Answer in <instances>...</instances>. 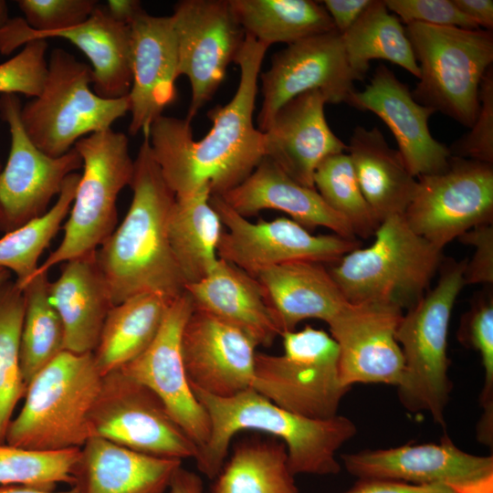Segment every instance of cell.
I'll return each instance as SVG.
<instances>
[{"mask_svg": "<svg viewBox=\"0 0 493 493\" xmlns=\"http://www.w3.org/2000/svg\"><path fill=\"white\" fill-rule=\"evenodd\" d=\"M177 40L178 75L191 85L187 117L198 113L215 94L245 41L229 0H181L172 15Z\"/></svg>", "mask_w": 493, "mask_h": 493, "instance_id": "9a60e30c", "label": "cell"}, {"mask_svg": "<svg viewBox=\"0 0 493 493\" xmlns=\"http://www.w3.org/2000/svg\"><path fill=\"white\" fill-rule=\"evenodd\" d=\"M2 168H3V167H2L1 161H0V172H1Z\"/></svg>", "mask_w": 493, "mask_h": 493, "instance_id": "9f6ffc18", "label": "cell"}, {"mask_svg": "<svg viewBox=\"0 0 493 493\" xmlns=\"http://www.w3.org/2000/svg\"><path fill=\"white\" fill-rule=\"evenodd\" d=\"M314 188L324 202L350 225L354 236H373L380 222L365 200L359 186L348 153L331 154L315 170Z\"/></svg>", "mask_w": 493, "mask_h": 493, "instance_id": "f35d334b", "label": "cell"}, {"mask_svg": "<svg viewBox=\"0 0 493 493\" xmlns=\"http://www.w3.org/2000/svg\"><path fill=\"white\" fill-rule=\"evenodd\" d=\"M345 493H456L447 484L413 485L404 482L379 479H360Z\"/></svg>", "mask_w": 493, "mask_h": 493, "instance_id": "bcb514c9", "label": "cell"}, {"mask_svg": "<svg viewBox=\"0 0 493 493\" xmlns=\"http://www.w3.org/2000/svg\"><path fill=\"white\" fill-rule=\"evenodd\" d=\"M347 151L362 193L380 224L390 216L404 215L417 178L381 131L356 126Z\"/></svg>", "mask_w": 493, "mask_h": 493, "instance_id": "f1b7e54d", "label": "cell"}, {"mask_svg": "<svg viewBox=\"0 0 493 493\" xmlns=\"http://www.w3.org/2000/svg\"><path fill=\"white\" fill-rule=\"evenodd\" d=\"M21 107L16 94L1 95L0 118L10 133L8 157L0 172V231L5 234L44 215L66 178L82 168L74 148L58 157L40 151L23 128Z\"/></svg>", "mask_w": 493, "mask_h": 493, "instance_id": "5bb4252c", "label": "cell"}, {"mask_svg": "<svg viewBox=\"0 0 493 493\" xmlns=\"http://www.w3.org/2000/svg\"><path fill=\"white\" fill-rule=\"evenodd\" d=\"M204 487L201 477L182 466L174 472L168 493H203Z\"/></svg>", "mask_w": 493, "mask_h": 493, "instance_id": "681fc988", "label": "cell"}, {"mask_svg": "<svg viewBox=\"0 0 493 493\" xmlns=\"http://www.w3.org/2000/svg\"><path fill=\"white\" fill-rule=\"evenodd\" d=\"M371 2L372 0L320 1L340 34H343L354 25Z\"/></svg>", "mask_w": 493, "mask_h": 493, "instance_id": "7dc6e473", "label": "cell"}, {"mask_svg": "<svg viewBox=\"0 0 493 493\" xmlns=\"http://www.w3.org/2000/svg\"><path fill=\"white\" fill-rule=\"evenodd\" d=\"M268 46L246 34L235 63L240 69L233 98L208 111L211 130L194 141L188 119L162 115L148 136L152 156L175 197L207 187L221 195L242 183L265 157L264 132L253 115L261 66Z\"/></svg>", "mask_w": 493, "mask_h": 493, "instance_id": "6da1fadb", "label": "cell"}, {"mask_svg": "<svg viewBox=\"0 0 493 493\" xmlns=\"http://www.w3.org/2000/svg\"><path fill=\"white\" fill-rule=\"evenodd\" d=\"M132 199L122 222L96 250L111 302L140 294L172 301L185 291V281L173 254L168 222L175 195L155 162L148 136L134 159Z\"/></svg>", "mask_w": 493, "mask_h": 493, "instance_id": "7a4b0ae2", "label": "cell"}, {"mask_svg": "<svg viewBox=\"0 0 493 493\" xmlns=\"http://www.w3.org/2000/svg\"><path fill=\"white\" fill-rule=\"evenodd\" d=\"M25 313L22 289L11 279L0 285V444L26 384L20 367V340Z\"/></svg>", "mask_w": 493, "mask_h": 493, "instance_id": "74e56055", "label": "cell"}, {"mask_svg": "<svg viewBox=\"0 0 493 493\" xmlns=\"http://www.w3.org/2000/svg\"><path fill=\"white\" fill-rule=\"evenodd\" d=\"M58 37L77 47L89 60L92 89L105 99L126 97L131 85L130 26L119 22L98 5L82 24L40 36Z\"/></svg>", "mask_w": 493, "mask_h": 493, "instance_id": "f546056e", "label": "cell"}, {"mask_svg": "<svg viewBox=\"0 0 493 493\" xmlns=\"http://www.w3.org/2000/svg\"><path fill=\"white\" fill-rule=\"evenodd\" d=\"M210 197L207 187L186 197H175L169 216L171 248L186 284L205 278L219 259L223 225Z\"/></svg>", "mask_w": 493, "mask_h": 493, "instance_id": "4dcf8cb0", "label": "cell"}, {"mask_svg": "<svg viewBox=\"0 0 493 493\" xmlns=\"http://www.w3.org/2000/svg\"><path fill=\"white\" fill-rule=\"evenodd\" d=\"M192 389L210 425L208 439L194 460L198 470L210 479L225 464L232 438L244 430L267 433L281 441L294 476L337 475L341 465L336 453L357 433L354 423L345 416L308 418L274 404L252 388L231 397Z\"/></svg>", "mask_w": 493, "mask_h": 493, "instance_id": "3957f363", "label": "cell"}, {"mask_svg": "<svg viewBox=\"0 0 493 493\" xmlns=\"http://www.w3.org/2000/svg\"><path fill=\"white\" fill-rule=\"evenodd\" d=\"M193 310L192 299L184 291L170 303L151 344L119 370L155 393L199 450L209 436V419L189 383L181 344Z\"/></svg>", "mask_w": 493, "mask_h": 493, "instance_id": "e0dca14e", "label": "cell"}, {"mask_svg": "<svg viewBox=\"0 0 493 493\" xmlns=\"http://www.w3.org/2000/svg\"><path fill=\"white\" fill-rule=\"evenodd\" d=\"M457 9L471 19L479 28L492 31V0H452Z\"/></svg>", "mask_w": 493, "mask_h": 493, "instance_id": "c3c4849f", "label": "cell"}, {"mask_svg": "<svg viewBox=\"0 0 493 493\" xmlns=\"http://www.w3.org/2000/svg\"><path fill=\"white\" fill-rule=\"evenodd\" d=\"M346 470L362 478L413 485L452 484L493 474V457L458 448L448 437L439 443L363 450L342 456Z\"/></svg>", "mask_w": 493, "mask_h": 493, "instance_id": "7402d4cb", "label": "cell"}, {"mask_svg": "<svg viewBox=\"0 0 493 493\" xmlns=\"http://www.w3.org/2000/svg\"><path fill=\"white\" fill-rule=\"evenodd\" d=\"M48 273L33 276L22 288L25 313L20 340V367L27 385L47 364L65 351L61 320L49 299Z\"/></svg>", "mask_w": 493, "mask_h": 493, "instance_id": "d590c367", "label": "cell"}, {"mask_svg": "<svg viewBox=\"0 0 493 493\" xmlns=\"http://www.w3.org/2000/svg\"><path fill=\"white\" fill-rule=\"evenodd\" d=\"M104 5L113 18L128 26L145 11L137 0H110Z\"/></svg>", "mask_w": 493, "mask_h": 493, "instance_id": "f907efd6", "label": "cell"}, {"mask_svg": "<svg viewBox=\"0 0 493 493\" xmlns=\"http://www.w3.org/2000/svg\"><path fill=\"white\" fill-rule=\"evenodd\" d=\"M8 19L7 4L5 1L0 0V28L7 22Z\"/></svg>", "mask_w": 493, "mask_h": 493, "instance_id": "db71d44e", "label": "cell"}, {"mask_svg": "<svg viewBox=\"0 0 493 493\" xmlns=\"http://www.w3.org/2000/svg\"><path fill=\"white\" fill-rule=\"evenodd\" d=\"M467 260L443 261L436 285L403 313L395 337L404 368L397 386L401 404L411 412H426L445 425L452 383L448 377L447 337L455 301L465 286Z\"/></svg>", "mask_w": 493, "mask_h": 493, "instance_id": "5b68a950", "label": "cell"}, {"mask_svg": "<svg viewBox=\"0 0 493 493\" xmlns=\"http://www.w3.org/2000/svg\"><path fill=\"white\" fill-rule=\"evenodd\" d=\"M73 148L81 158L83 172L64 236L33 276L96 251L116 228L118 195L132 180L134 160L126 134L109 129L81 138Z\"/></svg>", "mask_w": 493, "mask_h": 493, "instance_id": "9c48e42d", "label": "cell"}, {"mask_svg": "<svg viewBox=\"0 0 493 493\" xmlns=\"http://www.w3.org/2000/svg\"><path fill=\"white\" fill-rule=\"evenodd\" d=\"M232 11L246 35L270 47L287 46L335 30L320 1L229 0Z\"/></svg>", "mask_w": 493, "mask_h": 493, "instance_id": "d6a6232c", "label": "cell"}, {"mask_svg": "<svg viewBox=\"0 0 493 493\" xmlns=\"http://www.w3.org/2000/svg\"><path fill=\"white\" fill-rule=\"evenodd\" d=\"M283 353L257 352L252 389L294 414L330 419L351 389L339 372V348L330 333L307 325L284 332Z\"/></svg>", "mask_w": 493, "mask_h": 493, "instance_id": "30bf717a", "label": "cell"}, {"mask_svg": "<svg viewBox=\"0 0 493 493\" xmlns=\"http://www.w3.org/2000/svg\"><path fill=\"white\" fill-rule=\"evenodd\" d=\"M459 341L476 350L484 369V384L480 395L483 409L477 427L478 440L491 446L493 442V296L491 292L476 298L464 315L458 331Z\"/></svg>", "mask_w": 493, "mask_h": 493, "instance_id": "60d3db41", "label": "cell"}, {"mask_svg": "<svg viewBox=\"0 0 493 493\" xmlns=\"http://www.w3.org/2000/svg\"><path fill=\"white\" fill-rule=\"evenodd\" d=\"M185 291L194 309L239 328L258 346H269L279 336L257 278L227 261L219 258L208 275L186 284Z\"/></svg>", "mask_w": 493, "mask_h": 493, "instance_id": "83f0119b", "label": "cell"}, {"mask_svg": "<svg viewBox=\"0 0 493 493\" xmlns=\"http://www.w3.org/2000/svg\"><path fill=\"white\" fill-rule=\"evenodd\" d=\"M456 493H493V474L448 484Z\"/></svg>", "mask_w": 493, "mask_h": 493, "instance_id": "816d5d0a", "label": "cell"}, {"mask_svg": "<svg viewBox=\"0 0 493 493\" xmlns=\"http://www.w3.org/2000/svg\"><path fill=\"white\" fill-rule=\"evenodd\" d=\"M210 203L226 228L217 247L218 258L255 278L265 269L286 263H336L359 246L357 239L335 234L312 235L287 217L250 222L217 194L211 195Z\"/></svg>", "mask_w": 493, "mask_h": 493, "instance_id": "4fadbf2b", "label": "cell"}, {"mask_svg": "<svg viewBox=\"0 0 493 493\" xmlns=\"http://www.w3.org/2000/svg\"><path fill=\"white\" fill-rule=\"evenodd\" d=\"M405 33L420 68L414 99L471 128L493 62L492 31L411 23Z\"/></svg>", "mask_w": 493, "mask_h": 493, "instance_id": "ba28073f", "label": "cell"}, {"mask_svg": "<svg viewBox=\"0 0 493 493\" xmlns=\"http://www.w3.org/2000/svg\"><path fill=\"white\" fill-rule=\"evenodd\" d=\"M102 376L93 353L63 351L26 385L5 443L40 451L82 447L92 437L89 419Z\"/></svg>", "mask_w": 493, "mask_h": 493, "instance_id": "277c9868", "label": "cell"}, {"mask_svg": "<svg viewBox=\"0 0 493 493\" xmlns=\"http://www.w3.org/2000/svg\"><path fill=\"white\" fill-rule=\"evenodd\" d=\"M220 196L246 218L263 210H277L308 230L324 227L340 236L357 238L348 222L324 202L316 189L292 179L268 157H264L242 183Z\"/></svg>", "mask_w": 493, "mask_h": 493, "instance_id": "cb8c5ba5", "label": "cell"}, {"mask_svg": "<svg viewBox=\"0 0 493 493\" xmlns=\"http://www.w3.org/2000/svg\"><path fill=\"white\" fill-rule=\"evenodd\" d=\"M131 85L128 93L129 133L146 134L176 100L177 40L172 16L144 11L130 24Z\"/></svg>", "mask_w": 493, "mask_h": 493, "instance_id": "44dd1931", "label": "cell"}, {"mask_svg": "<svg viewBox=\"0 0 493 493\" xmlns=\"http://www.w3.org/2000/svg\"><path fill=\"white\" fill-rule=\"evenodd\" d=\"M181 344L192 388L231 397L252 387L258 345L239 328L194 309Z\"/></svg>", "mask_w": 493, "mask_h": 493, "instance_id": "d6986e66", "label": "cell"}, {"mask_svg": "<svg viewBox=\"0 0 493 493\" xmlns=\"http://www.w3.org/2000/svg\"><path fill=\"white\" fill-rule=\"evenodd\" d=\"M48 292L64 328L65 351L92 353L113 306L96 251L65 262Z\"/></svg>", "mask_w": 493, "mask_h": 493, "instance_id": "4316f807", "label": "cell"}, {"mask_svg": "<svg viewBox=\"0 0 493 493\" xmlns=\"http://www.w3.org/2000/svg\"><path fill=\"white\" fill-rule=\"evenodd\" d=\"M263 102L257 123L265 131L276 112L293 98L318 90L327 103H348L362 80L351 68L341 35L335 29L304 38L275 53L260 73Z\"/></svg>", "mask_w": 493, "mask_h": 493, "instance_id": "2e32d148", "label": "cell"}, {"mask_svg": "<svg viewBox=\"0 0 493 493\" xmlns=\"http://www.w3.org/2000/svg\"><path fill=\"white\" fill-rule=\"evenodd\" d=\"M285 445L278 439L236 446L209 493H299Z\"/></svg>", "mask_w": 493, "mask_h": 493, "instance_id": "e575fe53", "label": "cell"}, {"mask_svg": "<svg viewBox=\"0 0 493 493\" xmlns=\"http://www.w3.org/2000/svg\"><path fill=\"white\" fill-rule=\"evenodd\" d=\"M47 42L36 39L26 43L10 59L0 64V93H21L29 98L37 96L47 69Z\"/></svg>", "mask_w": 493, "mask_h": 493, "instance_id": "b9f144b4", "label": "cell"}, {"mask_svg": "<svg viewBox=\"0 0 493 493\" xmlns=\"http://www.w3.org/2000/svg\"><path fill=\"white\" fill-rule=\"evenodd\" d=\"M341 35L350 66L362 80L372 59L390 61L420 78L405 27L383 1L372 0L354 25Z\"/></svg>", "mask_w": 493, "mask_h": 493, "instance_id": "836d02e7", "label": "cell"}, {"mask_svg": "<svg viewBox=\"0 0 493 493\" xmlns=\"http://www.w3.org/2000/svg\"><path fill=\"white\" fill-rule=\"evenodd\" d=\"M256 278L279 336L295 330L308 319L328 323L348 303L321 263H286L265 269Z\"/></svg>", "mask_w": 493, "mask_h": 493, "instance_id": "484cf974", "label": "cell"}, {"mask_svg": "<svg viewBox=\"0 0 493 493\" xmlns=\"http://www.w3.org/2000/svg\"><path fill=\"white\" fill-rule=\"evenodd\" d=\"M479 111L471 131L449 148L453 156L493 164V68L479 87Z\"/></svg>", "mask_w": 493, "mask_h": 493, "instance_id": "7bdbcfd3", "label": "cell"}, {"mask_svg": "<svg viewBox=\"0 0 493 493\" xmlns=\"http://www.w3.org/2000/svg\"><path fill=\"white\" fill-rule=\"evenodd\" d=\"M128 96L105 99L92 89V72L62 48L52 49L39 94L22 105L20 119L31 142L58 157L89 134L111 129L129 112Z\"/></svg>", "mask_w": 493, "mask_h": 493, "instance_id": "52a82bcc", "label": "cell"}, {"mask_svg": "<svg viewBox=\"0 0 493 493\" xmlns=\"http://www.w3.org/2000/svg\"><path fill=\"white\" fill-rule=\"evenodd\" d=\"M457 239L475 248L470 260H467L463 275L464 284H492L493 223L476 226L461 235Z\"/></svg>", "mask_w": 493, "mask_h": 493, "instance_id": "f6af8a7d", "label": "cell"}, {"mask_svg": "<svg viewBox=\"0 0 493 493\" xmlns=\"http://www.w3.org/2000/svg\"><path fill=\"white\" fill-rule=\"evenodd\" d=\"M0 493H79V491L75 486L67 490H47L27 486H0Z\"/></svg>", "mask_w": 493, "mask_h": 493, "instance_id": "f5cc1de1", "label": "cell"}, {"mask_svg": "<svg viewBox=\"0 0 493 493\" xmlns=\"http://www.w3.org/2000/svg\"><path fill=\"white\" fill-rule=\"evenodd\" d=\"M80 448L40 451L0 444V486H27L54 490L75 482Z\"/></svg>", "mask_w": 493, "mask_h": 493, "instance_id": "ab89813d", "label": "cell"}, {"mask_svg": "<svg viewBox=\"0 0 493 493\" xmlns=\"http://www.w3.org/2000/svg\"><path fill=\"white\" fill-rule=\"evenodd\" d=\"M326 103L318 90L300 94L285 103L263 131L265 157L309 188H314L313 176L320 163L348 150L326 121Z\"/></svg>", "mask_w": 493, "mask_h": 493, "instance_id": "603a6c76", "label": "cell"}, {"mask_svg": "<svg viewBox=\"0 0 493 493\" xmlns=\"http://www.w3.org/2000/svg\"><path fill=\"white\" fill-rule=\"evenodd\" d=\"M11 279V272L0 267V285Z\"/></svg>", "mask_w": 493, "mask_h": 493, "instance_id": "11a10c76", "label": "cell"}, {"mask_svg": "<svg viewBox=\"0 0 493 493\" xmlns=\"http://www.w3.org/2000/svg\"><path fill=\"white\" fill-rule=\"evenodd\" d=\"M389 11L406 25L422 23L438 26L480 29L461 13L452 0H384Z\"/></svg>", "mask_w": 493, "mask_h": 493, "instance_id": "ee69618b", "label": "cell"}, {"mask_svg": "<svg viewBox=\"0 0 493 493\" xmlns=\"http://www.w3.org/2000/svg\"><path fill=\"white\" fill-rule=\"evenodd\" d=\"M404 217L439 249L467 231L493 223V166L453 156L440 173L417 178Z\"/></svg>", "mask_w": 493, "mask_h": 493, "instance_id": "7c38bea8", "label": "cell"}, {"mask_svg": "<svg viewBox=\"0 0 493 493\" xmlns=\"http://www.w3.org/2000/svg\"><path fill=\"white\" fill-rule=\"evenodd\" d=\"M373 242L344 255L329 269L349 303L384 302L408 309L427 291L442 249L417 235L404 215L381 222Z\"/></svg>", "mask_w": 493, "mask_h": 493, "instance_id": "8992f818", "label": "cell"}, {"mask_svg": "<svg viewBox=\"0 0 493 493\" xmlns=\"http://www.w3.org/2000/svg\"><path fill=\"white\" fill-rule=\"evenodd\" d=\"M181 466L93 436L80 447L73 486L79 493H166Z\"/></svg>", "mask_w": 493, "mask_h": 493, "instance_id": "d4e9b609", "label": "cell"}, {"mask_svg": "<svg viewBox=\"0 0 493 493\" xmlns=\"http://www.w3.org/2000/svg\"><path fill=\"white\" fill-rule=\"evenodd\" d=\"M80 173L69 174L55 204L44 215L0 238V267L16 276L21 288L38 267V260L68 215Z\"/></svg>", "mask_w": 493, "mask_h": 493, "instance_id": "8d00e7d4", "label": "cell"}, {"mask_svg": "<svg viewBox=\"0 0 493 493\" xmlns=\"http://www.w3.org/2000/svg\"><path fill=\"white\" fill-rule=\"evenodd\" d=\"M172 301L140 294L110 308L92 352L102 375L121 369L151 344Z\"/></svg>", "mask_w": 493, "mask_h": 493, "instance_id": "1f68e13d", "label": "cell"}, {"mask_svg": "<svg viewBox=\"0 0 493 493\" xmlns=\"http://www.w3.org/2000/svg\"><path fill=\"white\" fill-rule=\"evenodd\" d=\"M348 104L376 114L391 130L398 152L415 178L445 172L452 154L430 133L428 120L435 110L418 103L408 87L380 64L368 85L355 90Z\"/></svg>", "mask_w": 493, "mask_h": 493, "instance_id": "ffe728a7", "label": "cell"}, {"mask_svg": "<svg viewBox=\"0 0 493 493\" xmlns=\"http://www.w3.org/2000/svg\"><path fill=\"white\" fill-rule=\"evenodd\" d=\"M89 421L92 437L140 453L179 460L198 453L158 396L121 370L102 376Z\"/></svg>", "mask_w": 493, "mask_h": 493, "instance_id": "8fae6325", "label": "cell"}, {"mask_svg": "<svg viewBox=\"0 0 493 493\" xmlns=\"http://www.w3.org/2000/svg\"><path fill=\"white\" fill-rule=\"evenodd\" d=\"M404 310L384 302L347 303L327 324L339 348L343 385L384 383L398 386L404 360L396 340Z\"/></svg>", "mask_w": 493, "mask_h": 493, "instance_id": "ac0fdd59", "label": "cell"}]
</instances>
